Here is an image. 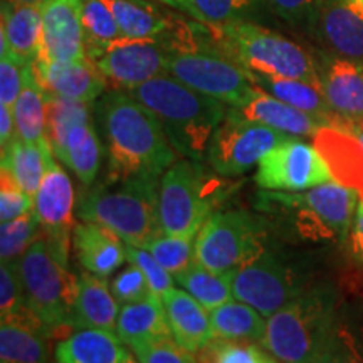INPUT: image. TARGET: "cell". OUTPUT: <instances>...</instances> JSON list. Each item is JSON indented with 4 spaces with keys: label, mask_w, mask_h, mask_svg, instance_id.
I'll use <instances>...</instances> for the list:
<instances>
[{
    "label": "cell",
    "mask_w": 363,
    "mask_h": 363,
    "mask_svg": "<svg viewBox=\"0 0 363 363\" xmlns=\"http://www.w3.org/2000/svg\"><path fill=\"white\" fill-rule=\"evenodd\" d=\"M16 136L17 128L12 108L0 104V145H2V148H6Z\"/></svg>",
    "instance_id": "f907efd6"
},
{
    "label": "cell",
    "mask_w": 363,
    "mask_h": 363,
    "mask_svg": "<svg viewBox=\"0 0 363 363\" xmlns=\"http://www.w3.org/2000/svg\"><path fill=\"white\" fill-rule=\"evenodd\" d=\"M214 338L234 342H262L266 320L259 311L242 301H227L211 311Z\"/></svg>",
    "instance_id": "d6a6232c"
},
{
    "label": "cell",
    "mask_w": 363,
    "mask_h": 363,
    "mask_svg": "<svg viewBox=\"0 0 363 363\" xmlns=\"http://www.w3.org/2000/svg\"><path fill=\"white\" fill-rule=\"evenodd\" d=\"M262 234V220L247 212H214L195 238V261L216 272H234L264 251Z\"/></svg>",
    "instance_id": "9c48e42d"
},
{
    "label": "cell",
    "mask_w": 363,
    "mask_h": 363,
    "mask_svg": "<svg viewBox=\"0 0 363 363\" xmlns=\"http://www.w3.org/2000/svg\"><path fill=\"white\" fill-rule=\"evenodd\" d=\"M110 288L118 299V303H121V305H130V303H138L155 296L147 276L135 264H130L128 267L118 272L115 279L111 281Z\"/></svg>",
    "instance_id": "ee69618b"
},
{
    "label": "cell",
    "mask_w": 363,
    "mask_h": 363,
    "mask_svg": "<svg viewBox=\"0 0 363 363\" xmlns=\"http://www.w3.org/2000/svg\"><path fill=\"white\" fill-rule=\"evenodd\" d=\"M174 279L208 311L234 298L233 272H216L199 261H194L187 269L175 274Z\"/></svg>",
    "instance_id": "836d02e7"
},
{
    "label": "cell",
    "mask_w": 363,
    "mask_h": 363,
    "mask_svg": "<svg viewBox=\"0 0 363 363\" xmlns=\"http://www.w3.org/2000/svg\"><path fill=\"white\" fill-rule=\"evenodd\" d=\"M358 203L355 190L330 180L306 192H259L256 207L283 220L303 239L338 240L350 229Z\"/></svg>",
    "instance_id": "277c9868"
},
{
    "label": "cell",
    "mask_w": 363,
    "mask_h": 363,
    "mask_svg": "<svg viewBox=\"0 0 363 363\" xmlns=\"http://www.w3.org/2000/svg\"><path fill=\"white\" fill-rule=\"evenodd\" d=\"M45 111H48V142L52 153L57 155L65 147L66 136L74 125L91 121V103L78 101L45 93Z\"/></svg>",
    "instance_id": "d590c367"
},
{
    "label": "cell",
    "mask_w": 363,
    "mask_h": 363,
    "mask_svg": "<svg viewBox=\"0 0 363 363\" xmlns=\"http://www.w3.org/2000/svg\"><path fill=\"white\" fill-rule=\"evenodd\" d=\"M26 305L48 330L72 328L78 283L67 264L54 256L44 239H38L19 261Z\"/></svg>",
    "instance_id": "ba28073f"
},
{
    "label": "cell",
    "mask_w": 363,
    "mask_h": 363,
    "mask_svg": "<svg viewBox=\"0 0 363 363\" xmlns=\"http://www.w3.org/2000/svg\"><path fill=\"white\" fill-rule=\"evenodd\" d=\"M12 2H19V4H27V6H45L48 2H51V0H12Z\"/></svg>",
    "instance_id": "11a10c76"
},
{
    "label": "cell",
    "mask_w": 363,
    "mask_h": 363,
    "mask_svg": "<svg viewBox=\"0 0 363 363\" xmlns=\"http://www.w3.org/2000/svg\"><path fill=\"white\" fill-rule=\"evenodd\" d=\"M115 331L78 330L56 347L57 363H123L126 350Z\"/></svg>",
    "instance_id": "4316f807"
},
{
    "label": "cell",
    "mask_w": 363,
    "mask_h": 363,
    "mask_svg": "<svg viewBox=\"0 0 363 363\" xmlns=\"http://www.w3.org/2000/svg\"><path fill=\"white\" fill-rule=\"evenodd\" d=\"M214 27L222 52L252 74L320 84L316 62L291 39L249 21Z\"/></svg>",
    "instance_id": "8992f818"
},
{
    "label": "cell",
    "mask_w": 363,
    "mask_h": 363,
    "mask_svg": "<svg viewBox=\"0 0 363 363\" xmlns=\"http://www.w3.org/2000/svg\"><path fill=\"white\" fill-rule=\"evenodd\" d=\"M125 38H158L167 27V13L147 0H106Z\"/></svg>",
    "instance_id": "e575fe53"
},
{
    "label": "cell",
    "mask_w": 363,
    "mask_h": 363,
    "mask_svg": "<svg viewBox=\"0 0 363 363\" xmlns=\"http://www.w3.org/2000/svg\"><path fill=\"white\" fill-rule=\"evenodd\" d=\"M291 138L271 126L244 120L227 111L208 145L207 158L220 177H238L256 167L276 145Z\"/></svg>",
    "instance_id": "8fae6325"
},
{
    "label": "cell",
    "mask_w": 363,
    "mask_h": 363,
    "mask_svg": "<svg viewBox=\"0 0 363 363\" xmlns=\"http://www.w3.org/2000/svg\"><path fill=\"white\" fill-rule=\"evenodd\" d=\"M33 211L45 240L59 261L67 264L71 233L74 230V187L69 175L54 162L48 163L44 179L33 197Z\"/></svg>",
    "instance_id": "5bb4252c"
},
{
    "label": "cell",
    "mask_w": 363,
    "mask_h": 363,
    "mask_svg": "<svg viewBox=\"0 0 363 363\" xmlns=\"http://www.w3.org/2000/svg\"><path fill=\"white\" fill-rule=\"evenodd\" d=\"M222 182L201 162L177 160L158 180V220L167 235L195 238L222 201Z\"/></svg>",
    "instance_id": "52a82bcc"
},
{
    "label": "cell",
    "mask_w": 363,
    "mask_h": 363,
    "mask_svg": "<svg viewBox=\"0 0 363 363\" xmlns=\"http://www.w3.org/2000/svg\"><path fill=\"white\" fill-rule=\"evenodd\" d=\"M342 128L350 131V133L355 135L357 138L363 143V120H353V121L345 120Z\"/></svg>",
    "instance_id": "db71d44e"
},
{
    "label": "cell",
    "mask_w": 363,
    "mask_h": 363,
    "mask_svg": "<svg viewBox=\"0 0 363 363\" xmlns=\"http://www.w3.org/2000/svg\"><path fill=\"white\" fill-rule=\"evenodd\" d=\"M126 261L130 264H135L138 269L147 276L150 286H152L153 293L158 294V296H163L170 288H174V278L169 271L163 267L160 262H158L155 257L150 254L147 249L136 247L126 244Z\"/></svg>",
    "instance_id": "f6af8a7d"
},
{
    "label": "cell",
    "mask_w": 363,
    "mask_h": 363,
    "mask_svg": "<svg viewBox=\"0 0 363 363\" xmlns=\"http://www.w3.org/2000/svg\"><path fill=\"white\" fill-rule=\"evenodd\" d=\"M160 2L167 4V6L174 7V9H177V11H180L184 13H189V16L195 17V19H197L199 22H203L202 13L199 12L197 7H195L194 0H160ZM203 24H206V22H203Z\"/></svg>",
    "instance_id": "f5cc1de1"
},
{
    "label": "cell",
    "mask_w": 363,
    "mask_h": 363,
    "mask_svg": "<svg viewBox=\"0 0 363 363\" xmlns=\"http://www.w3.org/2000/svg\"><path fill=\"white\" fill-rule=\"evenodd\" d=\"M33 315L26 305L19 262H2L0 266V318L2 321Z\"/></svg>",
    "instance_id": "60d3db41"
},
{
    "label": "cell",
    "mask_w": 363,
    "mask_h": 363,
    "mask_svg": "<svg viewBox=\"0 0 363 363\" xmlns=\"http://www.w3.org/2000/svg\"><path fill=\"white\" fill-rule=\"evenodd\" d=\"M81 13L83 0H51L43 6V40L38 57L61 62L88 59Z\"/></svg>",
    "instance_id": "e0dca14e"
},
{
    "label": "cell",
    "mask_w": 363,
    "mask_h": 363,
    "mask_svg": "<svg viewBox=\"0 0 363 363\" xmlns=\"http://www.w3.org/2000/svg\"><path fill=\"white\" fill-rule=\"evenodd\" d=\"M305 29L326 54L363 65V0H325Z\"/></svg>",
    "instance_id": "2e32d148"
},
{
    "label": "cell",
    "mask_w": 363,
    "mask_h": 363,
    "mask_svg": "<svg viewBox=\"0 0 363 363\" xmlns=\"http://www.w3.org/2000/svg\"><path fill=\"white\" fill-rule=\"evenodd\" d=\"M56 157L78 177L81 184L91 187L101 169L103 157V143L99 142L93 120L72 126L66 136L65 147Z\"/></svg>",
    "instance_id": "f1b7e54d"
},
{
    "label": "cell",
    "mask_w": 363,
    "mask_h": 363,
    "mask_svg": "<svg viewBox=\"0 0 363 363\" xmlns=\"http://www.w3.org/2000/svg\"><path fill=\"white\" fill-rule=\"evenodd\" d=\"M17 135L27 143L45 145L48 142V111L45 91L35 79L33 66L26 67V83L21 96L12 108Z\"/></svg>",
    "instance_id": "1f68e13d"
},
{
    "label": "cell",
    "mask_w": 363,
    "mask_h": 363,
    "mask_svg": "<svg viewBox=\"0 0 363 363\" xmlns=\"http://www.w3.org/2000/svg\"><path fill=\"white\" fill-rule=\"evenodd\" d=\"M33 72L40 88L56 96L93 103L106 89V78L89 57L69 62L38 57Z\"/></svg>",
    "instance_id": "ac0fdd59"
},
{
    "label": "cell",
    "mask_w": 363,
    "mask_h": 363,
    "mask_svg": "<svg viewBox=\"0 0 363 363\" xmlns=\"http://www.w3.org/2000/svg\"><path fill=\"white\" fill-rule=\"evenodd\" d=\"M229 111L244 120L271 126L289 136H315L321 126H331L326 118L298 110L261 88H257L246 103L240 106H230Z\"/></svg>",
    "instance_id": "44dd1931"
},
{
    "label": "cell",
    "mask_w": 363,
    "mask_h": 363,
    "mask_svg": "<svg viewBox=\"0 0 363 363\" xmlns=\"http://www.w3.org/2000/svg\"><path fill=\"white\" fill-rule=\"evenodd\" d=\"M26 67L12 56L0 57V104L13 108L24 89Z\"/></svg>",
    "instance_id": "c3c4849f"
},
{
    "label": "cell",
    "mask_w": 363,
    "mask_h": 363,
    "mask_svg": "<svg viewBox=\"0 0 363 363\" xmlns=\"http://www.w3.org/2000/svg\"><path fill=\"white\" fill-rule=\"evenodd\" d=\"M333 305L326 294H299L266 320L262 347L281 363H316L335 335Z\"/></svg>",
    "instance_id": "5b68a950"
},
{
    "label": "cell",
    "mask_w": 363,
    "mask_h": 363,
    "mask_svg": "<svg viewBox=\"0 0 363 363\" xmlns=\"http://www.w3.org/2000/svg\"><path fill=\"white\" fill-rule=\"evenodd\" d=\"M142 363H197L192 353L175 342L174 337H155L130 345Z\"/></svg>",
    "instance_id": "7bdbcfd3"
},
{
    "label": "cell",
    "mask_w": 363,
    "mask_h": 363,
    "mask_svg": "<svg viewBox=\"0 0 363 363\" xmlns=\"http://www.w3.org/2000/svg\"><path fill=\"white\" fill-rule=\"evenodd\" d=\"M254 180L264 190L303 192L333 180V177L315 147L288 138L261 158Z\"/></svg>",
    "instance_id": "4fadbf2b"
},
{
    "label": "cell",
    "mask_w": 363,
    "mask_h": 363,
    "mask_svg": "<svg viewBox=\"0 0 363 363\" xmlns=\"http://www.w3.org/2000/svg\"><path fill=\"white\" fill-rule=\"evenodd\" d=\"M199 353L197 363H281L269 352L251 342L212 338Z\"/></svg>",
    "instance_id": "74e56055"
},
{
    "label": "cell",
    "mask_w": 363,
    "mask_h": 363,
    "mask_svg": "<svg viewBox=\"0 0 363 363\" xmlns=\"http://www.w3.org/2000/svg\"><path fill=\"white\" fill-rule=\"evenodd\" d=\"M40 225L34 211L29 214L2 222L0 225V259L2 262H17L35 240L39 239Z\"/></svg>",
    "instance_id": "f35d334b"
},
{
    "label": "cell",
    "mask_w": 363,
    "mask_h": 363,
    "mask_svg": "<svg viewBox=\"0 0 363 363\" xmlns=\"http://www.w3.org/2000/svg\"><path fill=\"white\" fill-rule=\"evenodd\" d=\"M315 148L328 165L335 182L355 190L363 206V143L340 126H321L313 136Z\"/></svg>",
    "instance_id": "ffe728a7"
},
{
    "label": "cell",
    "mask_w": 363,
    "mask_h": 363,
    "mask_svg": "<svg viewBox=\"0 0 363 363\" xmlns=\"http://www.w3.org/2000/svg\"><path fill=\"white\" fill-rule=\"evenodd\" d=\"M158 180L108 175L103 184L81 195L76 214L84 222L108 227L130 246L145 247L163 234L158 220Z\"/></svg>",
    "instance_id": "3957f363"
},
{
    "label": "cell",
    "mask_w": 363,
    "mask_h": 363,
    "mask_svg": "<svg viewBox=\"0 0 363 363\" xmlns=\"http://www.w3.org/2000/svg\"><path fill=\"white\" fill-rule=\"evenodd\" d=\"M48 328L34 315L2 321L0 363H45Z\"/></svg>",
    "instance_id": "484cf974"
},
{
    "label": "cell",
    "mask_w": 363,
    "mask_h": 363,
    "mask_svg": "<svg viewBox=\"0 0 363 363\" xmlns=\"http://www.w3.org/2000/svg\"><path fill=\"white\" fill-rule=\"evenodd\" d=\"M202 19L211 26H227L249 21L261 6V0H194Z\"/></svg>",
    "instance_id": "b9f144b4"
},
{
    "label": "cell",
    "mask_w": 363,
    "mask_h": 363,
    "mask_svg": "<svg viewBox=\"0 0 363 363\" xmlns=\"http://www.w3.org/2000/svg\"><path fill=\"white\" fill-rule=\"evenodd\" d=\"M234 298L269 318L299 296L293 274L274 254L262 251L233 272Z\"/></svg>",
    "instance_id": "9a60e30c"
},
{
    "label": "cell",
    "mask_w": 363,
    "mask_h": 363,
    "mask_svg": "<svg viewBox=\"0 0 363 363\" xmlns=\"http://www.w3.org/2000/svg\"><path fill=\"white\" fill-rule=\"evenodd\" d=\"M52 155L49 143H27L17 135L2 148V170L7 172L26 194L34 197Z\"/></svg>",
    "instance_id": "f546056e"
},
{
    "label": "cell",
    "mask_w": 363,
    "mask_h": 363,
    "mask_svg": "<svg viewBox=\"0 0 363 363\" xmlns=\"http://www.w3.org/2000/svg\"><path fill=\"white\" fill-rule=\"evenodd\" d=\"M116 335L123 343L133 345L155 337H172L165 306L160 296H152L120 308Z\"/></svg>",
    "instance_id": "4dcf8cb0"
},
{
    "label": "cell",
    "mask_w": 363,
    "mask_h": 363,
    "mask_svg": "<svg viewBox=\"0 0 363 363\" xmlns=\"http://www.w3.org/2000/svg\"><path fill=\"white\" fill-rule=\"evenodd\" d=\"M83 29L86 54L121 38L115 13L106 0H83Z\"/></svg>",
    "instance_id": "8d00e7d4"
},
{
    "label": "cell",
    "mask_w": 363,
    "mask_h": 363,
    "mask_svg": "<svg viewBox=\"0 0 363 363\" xmlns=\"http://www.w3.org/2000/svg\"><path fill=\"white\" fill-rule=\"evenodd\" d=\"M169 51L158 38H118L88 52L103 76L118 88L130 91L157 76L169 74Z\"/></svg>",
    "instance_id": "7c38bea8"
},
{
    "label": "cell",
    "mask_w": 363,
    "mask_h": 363,
    "mask_svg": "<svg viewBox=\"0 0 363 363\" xmlns=\"http://www.w3.org/2000/svg\"><path fill=\"white\" fill-rule=\"evenodd\" d=\"M123 363H142V362H140L138 358H136L135 355H131V353L126 352V355H125V360H123Z\"/></svg>",
    "instance_id": "9f6ffc18"
},
{
    "label": "cell",
    "mask_w": 363,
    "mask_h": 363,
    "mask_svg": "<svg viewBox=\"0 0 363 363\" xmlns=\"http://www.w3.org/2000/svg\"><path fill=\"white\" fill-rule=\"evenodd\" d=\"M72 249L79 264L99 278H108L126 261L125 240L96 222H84L74 227Z\"/></svg>",
    "instance_id": "7402d4cb"
},
{
    "label": "cell",
    "mask_w": 363,
    "mask_h": 363,
    "mask_svg": "<svg viewBox=\"0 0 363 363\" xmlns=\"http://www.w3.org/2000/svg\"><path fill=\"white\" fill-rule=\"evenodd\" d=\"M94 116L106 145L108 175L160 179L177 162L160 120L128 91L103 94Z\"/></svg>",
    "instance_id": "6da1fadb"
},
{
    "label": "cell",
    "mask_w": 363,
    "mask_h": 363,
    "mask_svg": "<svg viewBox=\"0 0 363 363\" xmlns=\"http://www.w3.org/2000/svg\"><path fill=\"white\" fill-rule=\"evenodd\" d=\"M316 363H363V342H358L355 335L337 328Z\"/></svg>",
    "instance_id": "7dc6e473"
},
{
    "label": "cell",
    "mask_w": 363,
    "mask_h": 363,
    "mask_svg": "<svg viewBox=\"0 0 363 363\" xmlns=\"http://www.w3.org/2000/svg\"><path fill=\"white\" fill-rule=\"evenodd\" d=\"M276 16L293 26L305 27L325 0H264Z\"/></svg>",
    "instance_id": "681fc988"
},
{
    "label": "cell",
    "mask_w": 363,
    "mask_h": 363,
    "mask_svg": "<svg viewBox=\"0 0 363 363\" xmlns=\"http://www.w3.org/2000/svg\"><path fill=\"white\" fill-rule=\"evenodd\" d=\"M350 247L358 261L363 262V206L358 203L357 216L353 219V227L350 234Z\"/></svg>",
    "instance_id": "816d5d0a"
},
{
    "label": "cell",
    "mask_w": 363,
    "mask_h": 363,
    "mask_svg": "<svg viewBox=\"0 0 363 363\" xmlns=\"http://www.w3.org/2000/svg\"><path fill=\"white\" fill-rule=\"evenodd\" d=\"M0 34L7 39V56L17 59L24 66H33L43 40V7L2 0Z\"/></svg>",
    "instance_id": "cb8c5ba5"
},
{
    "label": "cell",
    "mask_w": 363,
    "mask_h": 363,
    "mask_svg": "<svg viewBox=\"0 0 363 363\" xmlns=\"http://www.w3.org/2000/svg\"><path fill=\"white\" fill-rule=\"evenodd\" d=\"M167 72L190 88L219 99L229 106H240L256 93L249 72L220 51L170 54Z\"/></svg>",
    "instance_id": "30bf717a"
},
{
    "label": "cell",
    "mask_w": 363,
    "mask_h": 363,
    "mask_svg": "<svg viewBox=\"0 0 363 363\" xmlns=\"http://www.w3.org/2000/svg\"><path fill=\"white\" fill-rule=\"evenodd\" d=\"M33 211V197L26 194L7 172L2 170L0 180V219L9 222Z\"/></svg>",
    "instance_id": "bcb514c9"
},
{
    "label": "cell",
    "mask_w": 363,
    "mask_h": 363,
    "mask_svg": "<svg viewBox=\"0 0 363 363\" xmlns=\"http://www.w3.org/2000/svg\"><path fill=\"white\" fill-rule=\"evenodd\" d=\"M195 238L162 234L150 240L143 249H147L172 276H175L195 261Z\"/></svg>",
    "instance_id": "ab89813d"
},
{
    "label": "cell",
    "mask_w": 363,
    "mask_h": 363,
    "mask_svg": "<svg viewBox=\"0 0 363 363\" xmlns=\"http://www.w3.org/2000/svg\"><path fill=\"white\" fill-rule=\"evenodd\" d=\"M118 315V299L104 278L91 272L81 274L72 311V328L116 331Z\"/></svg>",
    "instance_id": "d4e9b609"
},
{
    "label": "cell",
    "mask_w": 363,
    "mask_h": 363,
    "mask_svg": "<svg viewBox=\"0 0 363 363\" xmlns=\"http://www.w3.org/2000/svg\"><path fill=\"white\" fill-rule=\"evenodd\" d=\"M316 71L335 115L350 121L363 120V65L325 52Z\"/></svg>",
    "instance_id": "d6986e66"
},
{
    "label": "cell",
    "mask_w": 363,
    "mask_h": 363,
    "mask_svg": "<svg viewBox=\"0 0 363 363\" xmlns=\"http://www.w3.org/2000/svg\"><path fill=\"white\" fill-rule=\"evenodd\" d=\"M128 93L155 113L175 152L195 162L207 155L212 135L229 111L225 103L199 93L172 74L157 76Z\"/></svg>",
    "instance_id": "7a4b0ae2"
},
{
    "label": "cell",
    "mask_w": 363,
    "mask_h": 363,
    "mask_svg": "<svg viewBox=\"0 0 363 363\" xmlns=\"http://www.w3.org/2000/svg\"><path fill=\"white\" fill-rule=\"evenodd\" d=\"M172 337L190 353L201 352L214 338L211 311L185 289L170 288L162 296Z\"/></svg>",
    "instance_id": "603a6c76"
},
{
    "label": "cell",
    "mask_w": 363,
    "mask_h": 363,
    "mask_svg": "<svg viewBox=\"0 0 363 363\" xmlns=\"http://www.w3.org/2000/svg\"><path fill=\"white\" fill-rule=\"evenodd\" d=\"M249 76H251V81L257 86V88L272 94L274 98L291 104V106L298 108V110L301 111L326 118L331 123V126H340V128H342L345 118L335 115L333 110L330 108L328 101H326L325 93L320 84L308 83V81L303 79L259 76L252 74V72H249Z\"/></svg>",
    "instance_id": "83f0119b"
}]
</instances>
